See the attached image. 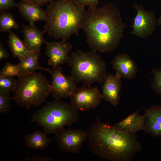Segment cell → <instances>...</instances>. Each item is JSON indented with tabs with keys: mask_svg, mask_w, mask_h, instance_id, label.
Returning a JSON list of instances; mask_svg holds the SVG:
<instances>
[{
	"mask_svg": "<svg viewBox=\"0 0 161 161\" xmlns=\"http://www.w3.org/2000/svg\"><path fill=\"white\" fill-rule=\"evenodd\" d=\"M87 140L94 154L109 161H131L141 151L136 134L121 131L99 118L88 129Z\"/></svg>",
	"mask_w": 161,
	"mask_h": 161,
	"instance_id": "1",
	"label": "cell"
},
{
	"mask_svg": "<svg viewBox=\"0 0 161 161\" xmlns=\"http://www.w3.org/2000/svg\"><path fill=\"white\" fill-rule=\"evenodd\" d=\"M125 27L120 13L114 4L88 7L82 28L89 47L101 52H109L119 45Z\"/></svg>",
	"mask_w": 161,
	"mask_h": 161,
	"instance_id": "2",
	"label": "cell"
},
{
	"mask_svg": "<svg viewBox=\"0 0 161 161\" xmlns=\"http://www.w3.org/2000/svg\"><path fill=\"white\" fill-rule=\"evenodd\" d=\"M45 11L46 32L56 39L67 40L82 29L86 10L75 0H52Z\"/></svg>",
	"mask_w": 161,
	"mask_h": 161,
	"instance_id": "3",
	"label": "cell"
},
{
	"mask_svg": "<svg viewBox=\"0 0 161 161\" xmlns=\"http://www.w3.org/2000/svg\"><path fill=\"white\" fill-rule=\"evenodd\" d=\"M97 52L77 49L71 52L67 63L70 75L77 83L90 86L104 82L107 75L106 64Z\"/></svg>",
	"mask_w": 161,
	"mask_h": 161,
	"instance_id": "4",
	"label": "cell"
},
{
	"mask_svg": "<svg viewBox=\"0 0 161 161\" xmlns=\"http://www.w3.org/2000/svg\"><path fill=\"white\" fill-rule=\"evenodd\" d=\"M12 100L27 109L41 106L51 93L52 87L46 77L34 72L18 77Z\"/></svg>",
	"mask_w": 161,
	"mask_h": 161,
	"instance_id": "5",
	"label": "cell"
},
{
	"mask_svg": "<svg viewBox=\"0 0 161 161\" xmlns=\"http://www.w3.org/2000/svg\"><path fill=\"white\" fill-rule=\"evenodd\" d=\"M78 113L70 104L55 100L47 102L32 114L31 123H35L47 134H55L66 126H71L78 120Z\"/></svg>",
	"mask_w": 161,
	"mask_h": 161,
	"instance_id": "6",
	"label": "cell"
},
{
	"mask_svg": "<svg viewBox=\"0 0 161 161\" xmlns=\"http://www.w3.org/2000/svg\"><path fill=\"white\" fill-rule=\"evenodd\" d=\"M69 97L71 106L77 111L83 112L98 107L103 99L98 87L91 85L78 87Z\"/></svg>",
	"mask_w": 161,
	"mask_h": 161,
	"instance_id": "7",
	"label": "cell"
},
{
	"mask_svg": "<svg viewBox=\"0 0 161 161\" xmlns=\"http://www.w3.org/2000/svg\"><path fill=\"white\" fill-rule=\"evenodd\" d=\"M47 69L52 76L51 94L55 100H59L69 97L78 88L77 83L71 75L63 73V68L61 65Z\"/></svg>",
	"mask_w": 161,
	"mask_h": 161,
	"instance_id": "8",
	"label": "cell"
},
{
	"mask_svg": "<svg viewBox=\"0 0 161 161\" xmlns=\"http://www.w3.org/2000/svg\"><path fill=\"white\" fill-rule=\"evenodd\" d=\"M58 146L63 151L78 154L82 144L87 140V133L82 130L64 129L55 134Z\"/></svg>",
	"mask_w": 161,
	"mask_h": 161,
	"instance_id": "9",
	"label": "cell"
},
{
	"mask_svg": "<svg viewBox=\"0 0 161 161\" xmlns=\"http://www.w3.org/2000/svg\"><path fill=\"white\" fill-rule=\"evenodd\" d=\"M133 7L137 11L131 26L133 30L131 33L141 38H145L151 35L155 30L157 21L155 14L148 11L142 5L135 4Z\"/></svg>",
	"mask_w": 161,
	"mask_h": 161,
	"instance_id": "10",
	"label": "cell"
},
{
	"mask_svg": "<svg viewBox=\"0 0 161 161\" xmlns=\"http://www.w3.org/2000/svg\"><path fill=\"white\" fill-rule=\"evenodd\" d=\"M45 54L48 57V63L53 68L67 63L72 46L67 40L46 41Z\"/></svg>",
	"mask_w": 161,
	"mask_h": 161,
	"instance_id": "11",
	"label": "cell"
},
{
	"mask_svg": "<svg viewBox=\"0 0 161 161\" xmlns=\"http://www.w3.org/2000/svg\"><path fill=\"white\" fill-rule=\"evenodd\" d=\"M121 78L117 74H108L101 87L103 99L116 106L119 102L120 93L122 86Z\"/></svg>",
	"mask_w": 161,
	"mask_h": 161,
	"instance_id": "12",
	"label": "cell"
},
{
	"mask_svg": "<svg viewBox=\"0 0 161 161\" xmlns=\"http://www.w3.org/2000/svg\"><path fill=\"white\" fill-rule=\"evenodd\" d=\"M112 68L116 71V74L121 78L130 79L133 78L138 72L136 62L129 55L119 53L112 61Z\"/></svg>",
	"mask_w": 161,
	"mask_h": 161,
	"instance_id": "13",
	"label": "cell"
},
{
	"mask_svg": "<svg viewBox=\"0 0 161 161\" xmlns=\"http://www.w3.org/2000/svg\"><path fill=\"white\" fill-rule=\"evenodd\" d=\"M22 31L23 34V42L30 51L39 52L42 45L46 44L44 36L46 32L41 31L34 25L23 24Z\"/></svg>",
	"mask_w": 161,
	"mask_h": 161,
	"instance_id": "14",
	"label": "cell"
},
{
	"mask_svg": "<svg viewBox=\"0 0 161 161\" xmlns=\"http://www.w3.org/2000/svg\"><path fill=\"white\" fill-rule=\"evenodd\" d=\"M143 115V131L154 137H161V106L150 107Z\"/></svg>",
	"mask_w": 161,
	"mask_h": 161,
	"instance_id": "15",
	"label": "cell"
},
{
	"mask_svg": "<svg viewBox=\"0 0 161 161\" xmlns=\"http://www.w3.org/2000/svg\"><path fill=\"white\" fill-rule=\"evenodd\" d=\"M17 7L23 18L30 25H34L36 22L46 20V11L41 7L21 0L17 4Z\"/></svg>",
	"mask_w": 161,
	"mask_h": 161,
	"instance_id": "16",
	"label": "cell"
},
{
	"mask_svg": "<svg viewBox=\"0 0 161 161\" xmlns=\"http://www.w3.org/2000/svg\"><path fill=\"white\" fill-rule=\"evenodd\" d=\"M144 121V115H140L137 110L125 119L117 123L114 126L123 131L136 134L143 130Z\"/></svg>",
	"mask_w": 161,
	"mask_h": 161,
	"instance_id": "17",
	"label": "cell"
},
{
	"mask_svg": "<svg viewBox=\"0 0 161 161\" xmlns=\"http://www.w3.org/2000/svg\"><path fill=\"white\" fill-rule=\"evenodd\" d=\"M47 134L40 130L25 135L24 137L25 145L35 150L46 149L50 145L52 140L47 136Z\"/></svg>",
	"mask_w": 161,
	"mask_h": 161,
	"instance_id": "18",
	"label": "cell"
},
{
	"mask_svg": "<svg viewBox=\"0 0 161 161\" xmlns=\"http://www.w3.org/2000/svg\"><path fill=\"white\" fill-rule=\"evenodd\" d=\"M9 32L8 46L14 58L20 60L32 52L27 48L23 41H22L16 34L11 30Z\"/></svg>",
	"mask_w": 161,
	"mask_h": 161,
	"instance_id": "19",
	"label": "cell"
},
{
	"mask_svg": "<svg viewBox=\"0 0 161 161\" xmlns=\"http://www.w3.org/2000/svg\"><path fill=\"white\" fill-rule=\"evenodd\" d=\"M40 51L32 52L24 59L20 61L18 64L22 74L35 72L37 69L47 71V68H44L41 66L39 62Z\"/></svg>",
	"mask_w": 161,
	"mask_h": 161,
	"instance_id": "20",
	"label": "cell"
},
{
	"mask_svg": "<svg viewBox=\"0 0 161 161\" xmlns=\"http://www.w3.org/2000/svg\"><path fill=\"white\" fill-rule=\"evenodd\" d=\"M0 30L3 32L17 29L19 26L15 20L12 13L6 11L0 12Z\"/></svg>",
	"mask_w": 161,
	"mask_h": 161,
	"instance_id": "21",
	"label": "cell"
},
{
	"mask_svg": "<svg viewBox=\"0 0 161 161\" xmlns=\"http://www.w3.org/2000/svg\"><path fill=\"white\" fill-rule=\"evenodd\" d=\"M16 80L12 76L0 77V92L10 94L13 92Z\"/></svg>",
	"mask_w": 161,
	"mask_h": 161,
	"instance_id": "22",
	"label": "cell"
},
{
	"mask_svg": "<svg viewBox=\"0 0 161 161\" xmlns=\"http://www.w3.org/2000/svg\"><path fill=\"white\" fill-rule=\"evenodd\" d=\"M22 72L18 65L7 63L0 71V77L6 76H19Z\"/></svg>",
	"mask_w": 161,
	"mask_h": 161,
	"instance_id": "23",
	"label": "cell"
},
{
	"mask_svg": "<svg viewBox=\"0 0 161 161\" xmlns=\"http://www.w3.org/2000/svg\"><path fill=\"white\" fill-rule=\"evenodd\" d=\"M153 77L151 87L154 92L161 95V67L152 69Z\"/></svg>",
	"mask_w": 161,
	"mask_h": 161,
	"instance_id": "24",
	"label": "cell"
},
{
	"mask_svg": "<svg viewBox=\"0 0 161 161\" xmlns=\"http://www.w3.org/2000/svg\"><path fill=\"white\" fill-rule=\"evenodd\" d=\"M12 97L10 94L0 92V114L9 112L11 109L10 101Z\"/></svg>",
	"mask_w": 161,
	"mask_h": 161,
	"instance_id": "25",
	"label": "cell"
},
{
	"mask_svg": "<svg viewBox=\"0 0 161 161\" xmlns=\"http://www.w3.org/2000/svg\"><path fill=\"white\" fill-rule=\"evenodd\" d=\"M17 6L14 0H0V12L6 11Z\"/></svg>",
	"mask_w": 161,
	"mask_h": 161,
	"instance_id": "26",
	"label": "cell"
},
{
	"mask_svg": "<svg viewBox=\"0 0 161 161\" xmlns=\"http://www.w3.org/2000/svg\"><path fill=\"white\" fill-rule=\"evenodd\" d=\"M80 6L85 7L88 6L91 8H97L99 3V0H75Z\"/></svg>",
	"mask_w": 161,
	"mask_h": 161,
	"instance_id": "27",
	"label": "cell"
},
{
	"mask_svg": "<svg viewBox=\"0 0 161 161\" xmlns=\"http://www.w3.org/2000/svg\"><path fill=\"white\" fill-rule=\"evenodd\" d=\"M25 161H52L53 160L51 158L39 155H35L31 157H26Z\"/></svg>",
	"mask_w": 161,
	"mask_h": 161,
	"instance_id": "28",
	"label": "cell"
},
{
	"mask_svg": "<svg viewBox=\"0 0 161 161\" xmlns=\"http://www.w3.org/2000/svg\"><path fill=\"white\" fill-rule=\"evenodd\" d=\"M32 4L41 7L49 3L52 0H25Z\"/></svg>",
	"mask_w": 161,
	"mask_h": 161,
	"instance_id": "29",
	"label": "cell"
},
{
	"mask_svg": "<svg viewBox=\"0 0 161 161\" xmlns=\"http://www.w3.org/2000/svg\"><path fill=\"white\" fill-rule=\"evenodd\" d=\"M9 57V54L4 47L2 43L0 42V61H1Z\"/></svg>",
	"mask_w": 161,
	"mask_h": 161,
	"instance_id": "30",
	"label": "cell"
},
{
	"mask_svg": "<svg viewBox=\"0 0 161 161\" xmlns=\"http://www.w3.org/2000/svg\"><path fill=\"white\" fill-rule=\"evenodd\" d=\"M157 24L161 27V15L157 21Z\"/></svg>",
	"mask_w": 161,
	"mask_h": 161,
	"instance_id": "31",
	"label": "cell"
}]
</instances>
